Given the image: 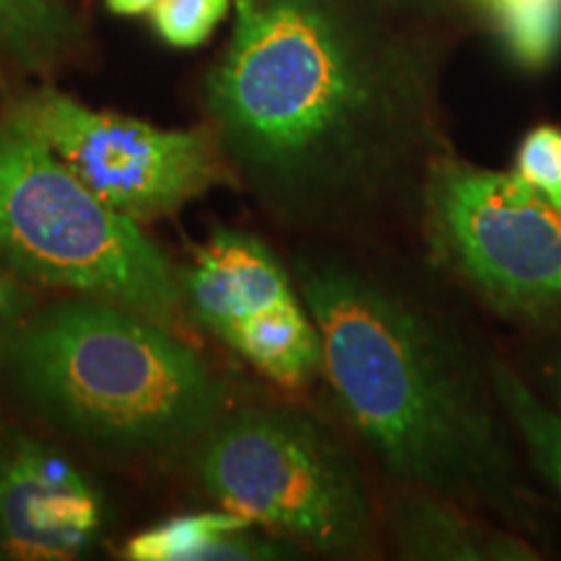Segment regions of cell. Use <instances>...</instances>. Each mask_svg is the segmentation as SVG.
<instances>
[{"label":"cell","mask_w":561,"mask_h":561,"mask_svg":"<svg viewBox=\"0 0 561 561\" xmlns=\"http://www.w3.org/2000/svg\"><path fill=\"white\" fill-rule=\"evenodd\" d=\"M34 307V294L16 276L0 268V346L26 322Z\"/></svg>","instance_id":"cell-17"},{"label":"cell","mask_w":561,"mask_h":561,"mask_svg":"<svg viewBox=\"0 0 561 561\" xmlns=\"http://www.w3.org/2000/svg\"><path fill=\"white\" fill-rule=\"evenodd\" d=\"M182 307L210 335L227 341L244 320L297 297L289 273L255 234L216 229L180 276Z\"/></svg>","instance_id":"cell-9"},{"label":"cell","mask_w":561,"mask_h":561,"mask_svg":"<svg viewBox=\"0 0 561 561\" xmlns=\"http://www.w3.org/2000/svg\"><path fill=\"white\" fill-rule=\"evenodd\" d=\"M231 0H159L151 26L157 37L174 50H195L206 45L229 16Z\"/></svg>","instance_id":"cell-15"},{"label":"cell","mask_w":561,"mask_h":561,"mask_svg":"<svg viewBox=\"0 0 561 561\" xmlns=\"http://www.w3.org/2000/svg\"><path fill=\"white\" fill-rule=\"evenodd\" d=\"M0 268L170 328L182 307L180 276L140 224L9 117H0Z\"/></svg>","instance_id":"cell-4"},{"label":"cell","mask_w":561,"mask_h":561,"mask_svg":"<svg viewBox=\"0 0 561 561\" xmlns=\"http://www.w3.org/2000/svg\"><path fill=\"white\" fill-rule=\"evenodd\" d=\"M491 371H494V385L504 413L523 437L530 462L561 494V413L543 403L504 364H491Z\"/></svg>","instance_id":"cell-14"},{"label":"cell","mask_w":561,"mask_h":561,"mask_svg":"<svg viewBox=\"0 0 561 561\" xmlns=\"http://www.w3.org/2000/svg\"><path fill=\"white\" fill-rule=\"evenodd\" d=\"M515 172L561 210V128H533L517 151Z\"/></svg>","instance_id":"cell-16"},{"label":"cell","mask_w":561,"mask_h":561,"mask_svg":"<svg viewBox=\"0 0 561 561\" xmlns=\"http://www.w3.org/2000/svg\"><path fill=\"white\" fill-rule=\"evenodd\" d=\"M322 369L354 430L405 489L536 528L507 413L458 328L403 280L341 257L297 263Z\"/></svg>","instance_id":"cell-2"},{"label":"cell","mask_w":561,"mask_h":561,"mask_svg":"<svg viewBox=\"0 0 561 561\" xmlns=\"http://www.w3.org/2000/svg\"><path fill=\"white\" fill-rule=\"evenodd\" d=\"M3 117L39 138L89 191L138 224L178 214L216 187L237 185L210 128H159L91 110L55 89L21 96Z\"/></svg>","instance_id":"cell-7"},{"label":"cell","mask_w":561,"mask_h":561,"mask_svg":"<svg viewBox=\"0 0 561 561\" xmlns=\"http://www.w3.org/2000/svg\"><path fill=\"white\" fill-rule=\"evenodd\" d=\"M104 491L73 460L0 424V561L87 557L107 533Z\"/></svg>","instance_id":"cell-8"},{"label":"cell","mask_w":561,"mask_h":561,"mask_svg":"<svg viewBox=\"0 0 561 561\" xmlns=\"http://www.w3.org/2000/svg\"><path fill=\"white\" fill-rule=\"evenodd\" d=\"M483 3H486L491 16H496V13H504V11H512V9H523V5L561 3V0H483Z\"/></svg>","instance_id":"cell-19"},{"label":"cell","mask_w":561,"mask_h":561,"mask_svg":"<svg viewBox=\"0 0 561 561\" xmlns=\"http://www.w3.org/2000/svg\"><path fill=\"white\" fill-rule=\"evenodd\" d=\"M221 507L322 553L375 549V507L346 447L325 426L286 409L224 413L195 458Z\"/></svg>","instance_id":"cell-5"},{"label":"cell","mask_w":561,"mask_h":561,"mask_svg":"<svg viewBox=\"0 0 561 561\" xmlns=\"http://www.w3.org/2000/svg\"><path fill=\"white\" fill-rule=\"evenodd\" d=\"M224 343L286 388L305 385L322 369L320 331L301 297L278 301L244 320Z\"/></svg>","instance_id":"cell-12"},{"label":"cell","mask_w":561,"mask_h":561,"mask_svg":"<svg viewBox=\"0 0 561 561\" xmlns=\"http://www.w3.org/2000/svg\"><path fill=\"white\" fill-rule=\"evenodd\" d=\"M549 388L553 392V398H557L559 409H561V359L551 364L549 369Z\"/></svg>","instance_id":"cell-20"},{"label":"cell","mask_w":561,"mask_h":561,"mask_svg":"<svg viewBox=\"0 0 561 561\" xmlns=\"http://www.w3.org/2000/svg\"><path fill=\"white\" fill-rule=\"evenodd\" d=\"M208 112L237 182L305 227L421 208L447 151L416 83L328 0H237Z\"/></svg>","instance_id":"cell-1"},{"label":"cell","mask_w":561,"mask_h":561,"mask_svg":"<svg viewBox=\"0 0 561 561\" xmlns=\"http://www.w3.org/2000/svg\"><path fill=\"white\" fill-rule=\"evenodd\" d=\"M83 24L62 0H0V70H45L81 45Z\"/></svg>","instance_id":"cell-13"},{"label":"cell","mask_w":561,"mask_h":561,"mask_svg":"<svg viewBox=\"0 0 561 561\" xmlns=\"http://www.w3.org/2000/svg\"><path fill=\"white\" fill-rule=\"evenodd\" d=\"M21 403L70 437L121 453L174 450L206 437L227 390L170 325L112 301L53 307L0 346Z\"/></svg>","instance_id":"cell-3"},{"label":"cell","mask_w":561,"mask_h":561,"mask_svg":"<svg viewBox=\"0 0 561 561\" xmlns=\"http://www.w3.org/2000/svg\"><path fill=\"white\" fill-rule=\"evenodd\" d=\"M434 261L504 318L561 325V210L517 172L445 151L421 193Z\"/></svg>","instance_id":"cell-6"},{"label":"cell","mask_w":561,"mask_h":561,"mask_svg":"<svg viewBox=\"0 0 561 561\" xmlns=\"http://www.w3.org/2000/svg\"><path fill=\"white\" fill-rule=\"evenodd\" d=\"M255 523L227 507L172 517L128 541L133 561H255L284 559L289 546L257 536Z\"/></svg>","instance_id":"cell-11"},{"label":"cell","mask_w":561,"mask_h":561,"mask_svg":"<svg viewBox=\"0 0 561 561\" xmlns=\"http://www.w3.org/2000/svg\"><path fill=\"white\" fill-rule=\"evenodd\" d=\"M159 0H104L110 13L115 16H149Z\"/></svg>","instance_id":"cell-18"},{"label":"cell","mask_w":561,"mask_h":561,"mask_svg":"<svg viewBox=\"0 0 561 561\" xmlns=\"http://www.w3.org/2000/svg\"><path fill=\"white\" fill-rule=\"evenodd\" d=\"M392 543L403 559L437 561H533L538 553L523 536L494 528L473 510L434 496L430 491L405 489L392 496Z\"/></svg>","instance_id":"cell-10"}]
</instances>
